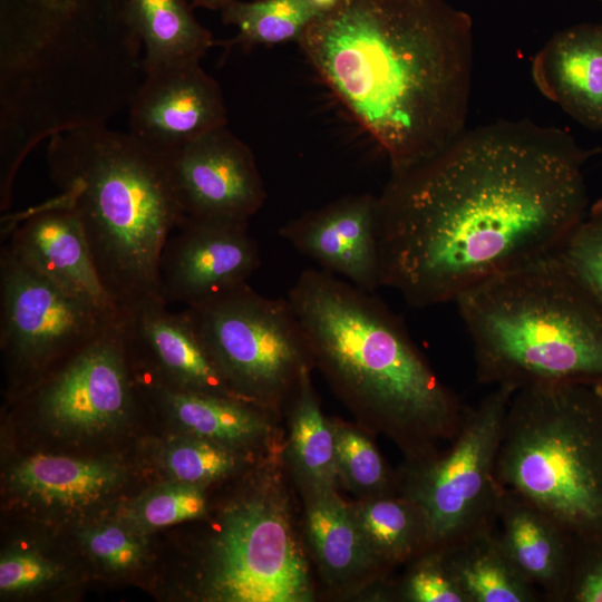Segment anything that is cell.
<instances>
[{"instance_id": "cell-12", "label": "cell", "mask_w": 602, "mask_h": 602, "mask_svg": "<svg viewBox=\"0 0 602 602\" xmlns=\"http://www.w3.org/2000/svg\"><path fill=\"white\" fill-rule=\"evenodd\" d=\"M163 159L182 220L249 223L265 202L255 157L227 126L200 136Z\"/></svg>"}, {"instance_id": "cell-32", "label": "cell", "mask_w": 602, "mask_h": 602, "mask_svg": "<svg viewBox=\"0 0 602 602\" xmlns=\"http://www.w3.org/2000/svg\"><path fill=\"white\" fill-rule=\"evenodd\" d=\"M399 592L410 602H467L440 550H427L414 560Z\"/></svg>"}, {"instance_id": "cell-16", "label": "cell", "mask_w": 602, "mask_h": 602, "mask_svg": "<svg viewBox=\"0 0 602 602\" xmlns=\"http://www.w3.org/2000/svg\"><path fill=\"white\" fill-rule=\"evenodd\" d=\"M1 237L21 261L68 294L119 311L101 285L80 221L61 193L7 214Z\"/></svg>"}, {"instance_id": "cell-27", "label": "cell", "mask_w": 602, "mask_h": 602, "mask_svg": "<svg viewBox=\"0 0 602 602\" xmlns=\"http://www.w3.org/2000/svg\"><path fill=\"white\" fill-rule=\"evenodd\" d=\"M111 466L62 456L38 455L22 462L12 480L23 493L48 503L88 504L117 482Z\"/></svg>"}, {"instance_id": "cell-6", "label": "cell", "mask_w": 602, "mask_h": 602, "mask_svg": "<svg viewBox=\"0 0 602 602\" xmlns=\"http://www.w3.org/2000/svg\"><path fill=\"white\" fill-rule=\"evenodd\" d=\"M482 383L602 381V300L554 254L456 301Z\"/></svg>"}, {"instance_id": "cell-35", "label": "cell", "mask_w": 602, "mask_h": 602, "mask_svg": "<svg viewBox=\"0 0 602 602\" xmlns=\"http://www.w3.org/2000/svg\"><path fill=\"white\" fill-rule=\"evenodd\" d=\"M88 551L103 564L114 570L135 566L142 557L139 542L124 528L107 525L84 534Z\"/></svg>"}, {"instance_id": "cell-8", "label": "cell", "mask_w": 602, "mask_h": 602, "mask_svg": "<svg viewBox=\"0 0 602 602\" xmlns=\"http://www.w3.org/2000/svg\"><path fill=\"white\" fill-rule=\"evenodd\" d=\"M184 309L224 379L245 401L276 410L314 366L287 298L262 295L245 282Z\"/></svg>"}, {"instance_id": "cell-4", "label": "cell", "mask_w": 602, "mask_h": 602, "mask_svg": "<svg viewBox=\"0 0 602 602\" xmlns=\"http://www.w3.org/2000/svg\"><path fill=\"white\" fill-rule=\"evenodd\" d=\"M287 299L313 365L409 460L431 457L440 441L455 437L465 406L438 379L401 320L372 292L322 269H305Z\"/></svg>"}, {"instance_id": "cell-13", "label": "cell", "mask_w": 602, "mask_h": 602, "mask_svg": "<svg viewBox=\"0 0 602 602\" xmlns=\"http://www.w3.org/2000/svg\"><path fill=\"white\" fill-rule=\"evenodd\" d=\"M133 376L120 312L117 321L37 382V407L50 423L68 429L111 426L129 411Z\"/></svg>"}, {"instance_id": "cell-26", "label": "cell", "mask_w": 602, "mask_h": 602, "mask_svg": "<svg viewBox=\"0 0 602 602\" xmlns=\"http://www.w3.org/2000/svg\"><path fill=\"white\" fill-rule=\"evenodd\" d=\"M350 508L367 545L383 566L410 562L427 551L423 513L398 489L367 497Z\"/></svg>"}, {"instance_id": "cell-37", "label": "cell", "mask_w": 602, "mask_h": 602, "mask_svg": "<svg viewBox=\"0 0 602 602\" xmlns=\"http://www.w3.org/2000/svg\"><path fill=\"white\" fill-rule=\"evenodd\" d=\"M193 7H201L212 10H221L225 6L239 0H188Z\"/></svg>"}, {"instance_id": "cell-22", "label": "cell", "mask_w": 602, "mask_h": 602, "mask_svg": "<svg viewBox=\"0 0 602 602\" xmlns=\"http://www.w3.org/2000/svg\"><path fill=\"white\" fill-rule=\"evenodd\" d=\"M149 386L161 405L195 437L231 448L260 441L270 431L266 409L254 404L157 382Z\"/></svg>"}, {"instance_id": "cell-24", "label": "cell", "mask_w": 602, "mask_h": 602, "mask_svg": "<svg viewBox=\"0 0 602 602\" xmlns=\"http://www.w3.org/2000/svg\"><path fill=\"white\" fill-rule=\"evenodd\" d=\"M144 50L145 72L186 60H201L214 39L194 16L188 0H127Z\"/></svg>"}, {"instance_id": "cell-7", "label": "cell", "mask_w": 602, "mask_h": 602, "mask_svg": "<svg viewBox=\"0 0 602 602\" xmlns=\"http://www.w3.org/2000/svg\"><path fill=\"white\" fill-rule=\"evenodd\" d=\"M495 478L575 541L602 536V407L593 386L547 382L516 389L503 424Z\"/></svg>"}, {"instance_id": "cell-19", "label": "cell", "mask_w": 602, "mask_h": 602, "mask_svg": "<svg viewBox=\"0 0 602 602\" xmlns=\"http://www.w3.org/2000/svg\"><path fill=\"white\" fill-rule=\"evenodd\" d=\"M494 532L544 601L565 602L575 538L520 493L501 486Z\"/></svg>"}, {"instance_id": "cell-2", "label": "cell", "mask_w": 602, "mask_h": 602, "mask_svg": "<svg viewBox=\"0 0 602 602\" xmlns=\"http://www.w3.org/2000/svg\"><path fill=\"white\" fill-rule=\"evenodd\" d=\"M298 43L385 152L391 174L436 155L466 130L472 22L445 0H341Z\"/></svg>"}, {"instance_id": "cell-39", "label": "cell", "mask_w": 602, "mask_h": 602, "mask_svg": "<svg viewBox=\"0 0 602 602\" xmlns=\"http://www.w3.org/2000/svg\"><path fill=\"white\" fill-rule=\"evenodd\" d=\"M595 392H596V396L599 398V401L601 404V407H602V381L601 382H598V383H593L592 385Z\"/></svg>"}, {"instance_id": "cell-31", "label": "cell", "mask_w": 602, "mask_h": 602, "mask_svg": "<svg viewBox=\"0 0 602 602\" xmlns=\"http://www.w3.org/2000/svg\"><path fill=\"white\" fill-rule=\"evenodd\" d=\"M235 465L231 448L198 437L175 445L166 455L171 474L191 485L216 480L231 473Z\"/></svg>"}, {"instance_id": "cell-28", "label": "cell", "mask_w": 602, "mask_h": 602, "mask_svg": "<svg viewBox=\"0 0 602 602\" xmlns=\"http://www.w3.org/2000/svg\"><path fill=\"white\" fill-rule=\"evenodd\" d=\"M223 21L236 28L247 45L299 41L323 12L312 0H239L221 9Z\"/></svg>"}, {"instance_id": "cell-25", "label": "cell", "mask_w": 602, "mask_h": 602, "mask_svg": "<svg viewBox=\"0 0 602 602\" xmlns=\"http://www.w3.org/2000/svg\"><path fill=\"white\" fill-rule=\"evenodd\" d=\"M305 370L291 396L288 457L305 494L336 491L339 482L332 421L327 419Z\"/></svg>"}, {"instance_id": "cell-1", "label": "cell", "mask_w": 602, "mask_h": 602, "mask_svg": "<svg viewBox=\"0 0 602 602\" xmlns=\"http://www.w3.org/2000/svg\"><path fill=\"white\" fill-rule=\"evenodd\" d=\"M583 162L567 133L502 120L391 174L377 197L381 285L428 308L554 254L586 213Z\"/></svg>"}, {"instance_id": "cell-14", "label": "cell", "mask_w": 602, "mask_h": 602, "mask_svg": "<svg viewBox=\"0 0 602 602\" xmlns=\"http://www.w3.org/2000/svg\"><path fill=\"white\" fill-rule=\"evenodd\" d=\"M247 225L182 220L159 256V291L165 303L194 307L245 283L261 263Z\"/></svg>"}, {"instance_id": "cell-15", "label": "cell", "mask_w": 602, "mask_h": 602, "mask_svg": "<svg viewBox=\"0 0 602 602\" xmlns=\"http://www.w3.org/2000/svg\"><path fill=\"white\" fill-rule=\"evenodd\" d=\"M225 126L227 109L221 87L201 67V60L146 72L128 106L127 133L162 158Z\"/></svg>"}, {"instance_id": "cell-17", "label": "cell", "mask_w": 602, "mask_h": 602, "mask_svg": "<svg viewBox=\"0 0 602 602\" xmlns=\"http://www.w3.org/2000/svg\"><path fill=\"white\" fill-rule=\"evenodd\" d=\"M120 312L129 360L143 362L148 375L161 378L157 383L241 399L216 367L185 309L171 312L164 301L156 300Z\"/></svg>"}, {"instance_id": "cell-11", "label": "cell", "mask_w": 602, "mask_h": 602, "mask_svg": "<svg viewBox=\"0 0 602 602\" xmlns=\"http://www.w3.org/2000/svg\"><path fill=\"white\" fill-rule=\"evenodd\" d=\"M119 317L68 294L2 243L0 342L17 378L40 381Z\"/></svg>"}, {"instance_id": "cell-33", "label": "cell", "mask_w": 602, "mask_h": 602, "mask_svg": "<svg viewBox=\"0 0 602 602\" xmlns=\"http://www.w3.org/2000/svg\"><path fill=\"white\" fill-rule=\"evenodd\" d=\"M206 501L196 485L181 484L152 494L139 508L145 526L162 527L202 516Z\"/></svg>"}, {"instance_id": "cell-9", "label": "cell", "mask_w": 602, "mask_h": 602, "mask_svg": "<svg viewBox=\"0 0 602 602\" xmlns=\"http://www.w3.org/2000/svg\"><path fill=\"white\" fill-rule=\"evenodd\" d=\"M514 391L494 387L477 405L465 407L450 447L405 467L397 489L420 508L427 550H445L494 528L501 494L495 463Z\"/></svg>"}, {"instance_id": "cell-38", "label": "cell", "mask_w": 602, "mask_h": 602, "mask_svg": "<svg viewBox=\"0 0 602 602\" xmlns=\"http://www.w3.org/2000/svg\"><path fill=\"white\" fill-rule=\"evenodd\" d=\"M314 4L324 13L336 7L341 0H312Z\"/></svg>"}, {"instance_id": "cell-21", "label": "cell", "mask_w": 602, "mask_h": 602, "mask_svg": "<svg viewBox=\"0 0 602 602\" xmlns=\"http://www.w3.org/2000/svg\"><path fill=\"white\" fill-rule=\"evenodd\" d=\"M305 530L320 572L332 585L383 567L336 491L307 495Z\"/></svg>"}, {"instance_id": "cell-10", "label": "cell", "mask_w": 602, "mask_h": 602, "mask_svg": "<svg viewBox=\"0 0 602 602\" xmlns=\"http://www.w3.org/2000/svg\"><path fill=\"white\" fill-rule=\"evenodd\" d=\"M280 478L226 507L210 545L205 589L220 602H308V561Z\"/></svg>"}, {"instance_id": "cell-34", "label": "cell", "mask_w": 602, "mask_h": 602, "mask_svg": "<svg viewBox=\"0 0 602 602\" xmlns=\"http://www.w3.org/2000/svg\"><path fill=\"white\" fill-rule=\"evenodd\" d=\"M565 602H602V536L575 541Z\"/></svg>"}, {"instance_id": "cell-3", "label": "cell", "mask_w": 602, "mask_h": 602, "mask_svg": "<svg viewBox=\"0 0 602 602\" xmlns=\"http://www.w3.org/2000/svg\"><path fill=\"white\" fill-rule=\"evenodd\" d=\"M127 0H0V210L38 144L103 125L145 78Z\"/></svg>"}, {"instance_id": "cell-18", "label": "cell", "mask_w": 602, "mask_h": 602, "mask_svg": "<svg viewBox=\"0 0 602 602\" xmlns=\"http://www.w3.org/2000/svg\"><path fill=\"white\" fill-rule=\"evenodd\" d=\"M279 234L322 270L368 292L381 287L376 196H343L289 221Z\"/></svg>"}, {"instance_id": "cell-23", "label": "cell", "mask_w": 602, "mask_h": 602, "mask_svg": "<svg viewBox=\"0 0 602 602\" xmlns=\"http://www.w3.org/2000/svg\"><path fill=\"white\" fill-rule=\"evenodd\" d=\"M440 551L467 602L544 601L516 569L494 528Z\"/></svg>"}, {"instance_id": "cell-20", "label": "cell", "mask_w": 602, "mask_h": 602, "mask_svg": "<svg viewBox=\"0 0 602 602\" xmlns=\"http://www.w3.org/2000/svg\"><path fill=\"white\" fill-rule=\"evenodd\" d=\"M536 87L577 122L602 128V27L555 35L534 57Z\"/></svg>"}, {"instance_id": "cell-29", "label": "cell", "mask_w": 602, "mask_h": 602, "mask_svg": "<svg viewBox=\"0 0 602 602\" xmlns=\"http://www.w3.org/2000/svg\"><path fill=\"white\" fill-rule=\"evenodd\" d=\"M332 421L339 482L367 497L395 492V482L381 455L360 430Z\"/></svg>"}, {"instance_id": "cell-30", "label": "cell", "mask_w": 602, "mask_h": 602, "mask_svg": "<svg viewBox=\"0 0 602 602\" xmlns=\"http://www.w3.org/2000/svg\"><path fill=\"white\" fill-rule=\"evenodd\" d=\"M554 255L602 300V200L584 214Z\"/></svg>"}, {"instance_id": "cell-36", "label": "cell", "mask_w": 602, "mask_h": 602, "mask_svg": "<svg viewBox=\"0 0 602 602\" xmlns=\"http://www.w3.org/2000/svg\"><path fill=\"white\" fill-rule=\"evenodd\" d=\"M54 576L48 561L32 553L9 554L0 562V589L4 592L38 586Z\"/></svg>"}, {"instance_id": "cell-5", "label": "cell", "mask_w": 602, "mask_h": 602, "mask_svg": "<svg viewBox=\"0 0 602 602\" xmlns=\"http://www.w3.org/2000/svg\"><path fill=\"white\" fill-rule=\"evenodd\" d=\"M46 159L119 311L164 301L159 256L182 220L164 159L107 124L55 134L47 140Z\"/></svg>"}]
</instances>
